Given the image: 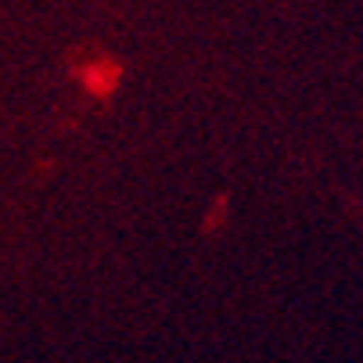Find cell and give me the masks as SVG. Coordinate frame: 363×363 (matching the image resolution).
<instances>
[{"label": "cell", "instance_id": "6da1fadb", "mask_svg": "<svg viewBox=\"0 0 363 363\" xmlns=\"http://www.w3.org/2000/svg\"><path fill=\"white\" fill-rule=\"evenodd\" d=\"M116 83H119V65H116V62H105V65L97 62V65L83 69V86H86L94 97H108Z\"/></svg>", "mask_w": 363, "mask_h": 363}]
</instances>
